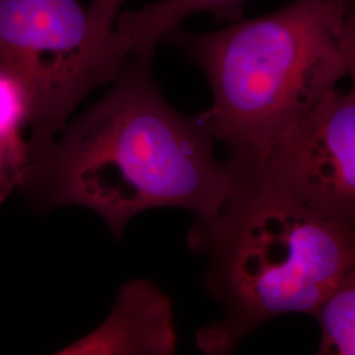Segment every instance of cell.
Returning <instances> with one entry per match:
<instances>
[{"label": "cell", "instance_id": "6da1fadb", "mask_svg": "<svg viewBox=\"0 0 355 355\" xmlns=\"http://www.w3.org/2000/svg\"><path fill=\"white\" fill-rule=\"evenodd\" d=\"M114 87L80 114L37 161L19 190L41 208L82 207L116 237L153 208L215 218L234 187L228 161L199 114L184 116L154 83L149 60L132 58Z\"/></svg>", "mask_w": 355, "mask_h": 355}, {"label": "cell", "instance_id": "7a4b0ae2", "mask_svg": "<svg viewBox=\"0 0 355 355\" xmlns=\"http://www.w3.org/2000/svg\"><path fill=\"white\" fill-rule=\"evenodd\" d=\"M234 187L215 218L195 221L189 245L207 255L204 286L221 318L199 330L207 354H228L267 320L315 315L355 262V233L300 203L262 159L230 158Z\"/></svg>", "mask_w": 355, "mask_h": 355}, {"label": "cell", "instance_id": "3957f363", "mask_svg": "<svg viewBox=\"0 0 355 355\" xmlns=\"http://www.w3.org/2000/svg\"><path fill=\"white\" fill-rule=\"evenodd\" d=\"M352 0H293L266 16L174 41L202 67L212 105L199 114L230 158H263L347 76L341 36Z\"/></svg>", "mask_w": 355, "mask_h": 355}, {"label": "cell", "instance_id": "277c9868", "mask_svg": "<svg viewBox=\"0 0 355 355\" xmlns=\"http://www.w3.org/2000/svg\"><path fill=\"white\" fill-rule=\"evenodd\" d=\"M127 64L114 33L99 36L79 0H0V66L31 98L28 165L51 148L76 105Z\"/></svg>", "mask_w": 355, "mask_h": 355}, {"label": "cell", "instance_id": "5b68a950", "mask_svg": "<svg viewBox=\"0 0 355 355\" xmlns=\"http://www.w3.org/2000/svg\"><path fill=\"white\" fill-rule=\"evenodd\" d=\"M261 159L300 203L355 233L354 89H330Z\"/></svg>", "mask_w": 355, "mask_h": 355}, {"label": "cell", "instance_id": "8992f818", "mask_svg": "<svg viewBox=\"0 0 355 355\" xmlns=\"http://www.w3.org/2000/svg\"><path fill=\"white\" fill-rule=\"evenodd\" d=\"M177 331L168 296L150 282L133 279L119 292L110 316L58 354H174Z\"/></svg>", "mask_w": 355, "mask_h": 355}, {"label": "cell", "instance_id": "52a82bcc", "mask_svg": "<svg viewBox=\"0 0 355 355\" xmlns=\"http://www.w3.org/2000/svg\"><path fill=\"white\" fill-rule=\"evenodd\" d=\"M246 0H159L137 11L119 15L114 26L116 49L125 60L152 58L158 42L178 24L198 12L237 20Z\"/></svg>", "mask_w": 355, "mask_h": 355}, {"label": "cell", "instance_id": "ba28073f", "mask_svg": "<svg viewBox=\"0 0 355 355\" xmlns=\"http://www.w3.org/2000/svg\"><path fill=\"white\" fill-rule=\"evenodd\" d=\"M321 340L318 354L355 355V262L313 315Z\"/></svg>", "mask_w": 355, "mask_h": 355}, {"label": "cell", "instance_id": "9c48e42d", "mask_svg": "<svg viewBox=\"0 0 355 355\" xmlns=\"http://www.w3.org/2000/svg\"><path fill=\"white\" fill-rule=\"evenodd\" d=\"M31 119V98L19 76L0 66V136L24 140L23 129Z\"/></svg>", "mask_w": 355, "mask_h": 355}, {"label": "cell", "instance_id": "30bf717a", "mask_svg": "<svg viewBox=\"0 0 355 355\" xmlns=\"http://www.w3.org/2000/svg\"><path fill=\"white\" fill-rule=\"evenodd\" d=\"M26 165V140L0 136V205L13 191L20 189Z\"/></svg>", "mask_w": 355, "mask_h": 355}, {"label": "cell", "instance_id": "8fae6325", "mask_svg": "<svg viewBox=\"0 0 355 355\" xmlns=\"http://www.w3.org/2000/svg\"><path fill=\"white\" fill-rule=\"evenodd\" d=\"M125 0H92L89 7V17L96 33L104 38L112 36L119 11Z\"/></svg>", "mask_w": 355, "mask_h": 355}, {"label": "cell", "instance_id": "7c38bea8", "mask_svg": "<svg viewBox=\"0 0 355 355\" xmlns=\"http://www.w3.org/2000/svg\"><path fill=\"white\" fill-rule=\"evenodd\" d=\"M341 46L347 76L352 79V89H355V0H352L343 20Z\"/></svg>", "mask_w": 355, "mask_h": 355}]
</instances>
